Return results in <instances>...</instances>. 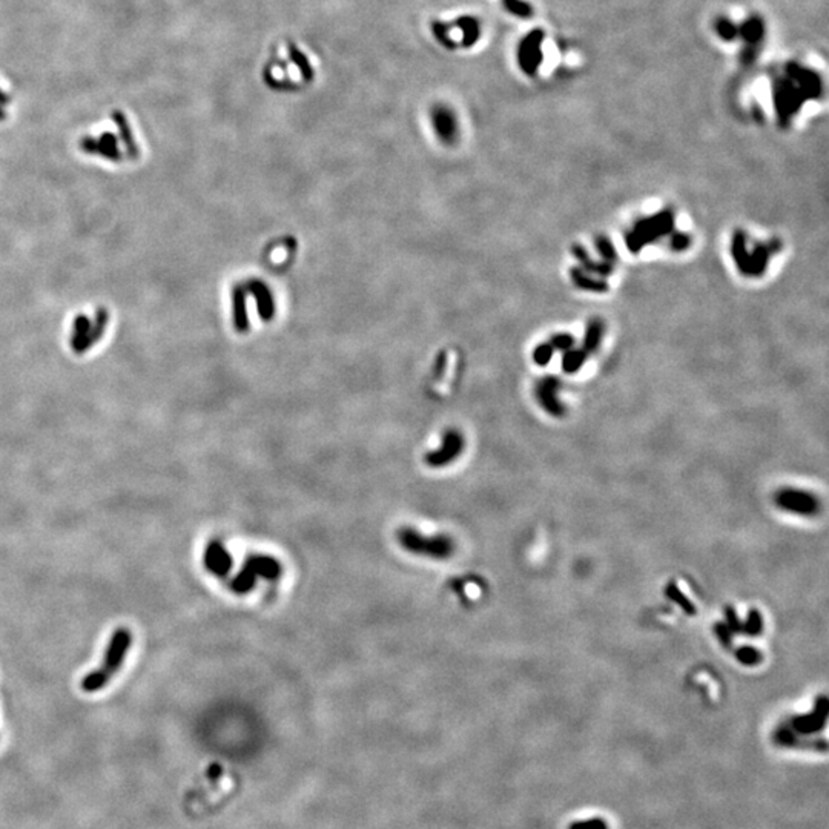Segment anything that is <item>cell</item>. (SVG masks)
I'll return each instance as SVG.
<instances>
[{"instance_id":"obj_3","label":"cell","mask_w":829,"mask_h":829,"mask_svg":"<svg viewBox=\"0 0 829 829\" xmlns=\"http://www.w3.org/2000/svg\"><path fill=\"white\" fill-rule=\"evenodd\" d=\"M283 575L281 562L269 554H252L249 556L238 573L231 579L229 589L235 594H247L260 579L264 581H278Z\"/></svg>"},{"instance_id":"obj_12","label":"cell","mask_w":829,"mask_h":829,"mask_svg":"<svg viewBox=\"0 0 829 829\" xmlns=\"http://www.w3.org/2000/svg\"><path fill=\"white\" fill-rule=\"evenodd\" d=\"M736 657L737 661L746 665V666H754V665H759L762 661V655L758 648L754 647H740L736 651Z\"/></svg>"},{"instance_id":"obj_7","label":"cell","mask_w":829,"mask_h":829,"mask_svg":"<svg viewBox=\"0 0 829 829\" xmlns=\"http://www.w3.org/2000/svg\"><path fill=\"white\" fill-rule=\"evenodd\" d=\"M245 289L247 294H251L255 301H256V309H259V313L263 321H270L275 315V300H273V294L270 291V287L264 283V281L259 280V278H254V280H247Z\"/></svg>"},{"instance_id":"obj_6","label":"cell","mask_w":829,"mask_h":829,"mask_svg":"<svg viewBox=\"0 0 829 829\" xmlns=\"http://www.w3.org/2000/svg\"><path fill=\"white\" fill-rule=\"evenodd\" d=\"M203 564L209 573L214 575L215 577L224 579L231 573L232 566H233V559L231 556L229 550L226 549V547H224V544L220 541V539H214V541H211L206 545Z\"/></svg>"},{"instance_id":"obj_10","label":"cell","mask_w":829,"mask_h":829,"mask_svg":"<svg viewBox=\"0 0 829 829\" xmlns=\"http://www.w3.org/2000/svg\"><path fill=\"white\" fill-rule=\"evenodd\" d=\"M246 289L245 285H237L232 291V303H233V324L241 334H246L249 331V320L246 312Z\"/></svg>"},{"instance_id":"obj_15","label":"cell","mask_w":829,"mask_h":829,"mask_svg":"<svg viewBox=\"0 0 829 829\" xmlns=\"http://www.w3.org/2000/svg\"><path fill=\"white\" fill-rule=\"evenodd\" d=\"M714 631L718 634V638L720 639V642L723 643L725 647H731L732 645V633L729 631V629L727 626V624H715L714 625Z\"/></svg>"},{"instance_id":"obj_8","label":"cell","mask_w":829,"mask_h":829,"mask_svg":"<svg viewBox=\"0 0 829 829\" xmlns=\"http://www.w3.org/2000/svg\"><path fill=\"white\" fill-rule=\"evenodd\" d=\"M432 123L434 128V132H437L438 139L442 143L450 144L456 140L458 125H456V120H455L453 114L452 112H448V109H446V108L434 109L433 114H432Z\"/></svg>"},{"instance_id":"obj_11","label":"cell","mask_w":829,"mask_h":829,"mask_svg":"<svg viewBox=\"0 0 829 829\" xmlns=\"http://www.w3.org/2000/svg\"><path fill=\"white\" fill-rule=\"evenodd\" d=\"M665 594H666V598H668V599H671V601H674L676 603H678V605H679V607H680L683 611H685L687 615H690V616H691V615H696V607L693 605V603L690 602V599H688V598L685 596V594H683V593H682V591H680V590L678 589V587H676L674 584H668V585H666V589H665Z\"/></svg>"},{"instance_id":"obj_2","label":"cell","mask_w":829,"mask_h":829,"mask_svg":"<svg viewBox=\"0 0 829 829\" xmlns=\"http://www.w3.org/2000/svg\"><path fill=\"white\" fill-rule=\"evenodd\" d=\"M131 643L132 634L128 629H118L112 634L103 665L97 671L90 673L82 680L83 691H86V693H95V691H99L107 685L112 676H114L120 670V666H122L125 656L128 653V648L131 647Z\"/></svg>"},{"instance_id":"obj_13","label":"cell","mask_w":829,"mask_h":829,"mask_svg":"<svg viewBox=\"0 0 829 829\" xmlns=\"http://www.w3.org/2000/svg\"><path fill=\"white\" fill-rule=\"evenodd\" d=\"M763 630V621L758 610H751L748 615L746 622L742 624V633L748 636H758Z\"/></svg>"},{"instance_id":"obj_14","label":"cell","mask_w":829,"mask_h":829,"mask_svg":"<svg viewBox=\"0 0 829 829\" xmlns=\"http://www.w3.org/2000/svg\"><path fill=\"white\" fill-rule=\"evenodd\" d=\"M727 626L732 634L742 633V622H740V619L737 617L736 611L732 607L727 608Z\"/></svg>"},{"instance_id":"obj_5","label":"cell","mask_w":829,"mask_h":829,"mask_svg":"<svg viewBox=\"0 0 829 829\" xmlns=\"http://www.w3.org/2000/svg\"><path fill=\"white\" fill-rule=\"evenodd\" d=\"M774 502L780 510L802 514V516H814L818 512L817 498L799 488L786 487L779 490L774 496Z\"/></svg>"},{"instance_id":"obj_4","label":"cell","mask_w":829,"mask_h":829,"mask_svg":"<svg viewBox=\"0 0 829 829\" xmlns=\"http://www.w3.org/2000/svg\"><path fill=\"white\" fill-rule=\"evenodd\" d=\"M464 447V434L456 429H447L446 433L442 434L441 446L425 453L424 463L432 467V469H442L447 464H452L463 453Z\"/></svg>"},{"instance_id":"obj_1","label":"cell","mask_w":829,"mask_h":829,"mask_svg":"<svg viewBox=\"0 0 829 829\" xmlns=\"http://www.w3.org/2000/svg\"><path fill=\"white\" fill-rule=\"evenodd\" d=\"M397 542L402 550L415 556L444 561L453 556L456 544L447 535H424L415 527L404 526L397 530Z\"/></svg>"},{"instance_id":"obj_9","label":"cell","mask_w":829,"mask_h":829,"mask_svg":"<svg viewBox=\"0 0 829 829\" xmlns=\"http://www.w3.org/2000/svg\"><path fill=\"white\" fill-rule=\"evenodd\" d=\"M828 715V700L825 696L820 697L816 702L814 711L808 715H800L793 720V725L795 729L802 732H814L820 728H823Z\"/></svg>"}]
</instances>
